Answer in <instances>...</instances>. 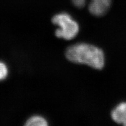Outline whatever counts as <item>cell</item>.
<instances>
[{
    "instance_id": "6da1fadb",
    "label": "cell",
    "mask_w": 126,
    "mask_h": 126,
    "mask_svg": "<svg viewBox=\"0 0 126 126\" xmlns=\"http://www.w3.org/2000/svg\"><path fill=\"white\" fill-rule=\"evenodd\" d=\"M66 57L71 62L85 64L101 70L105 65V56L100 48L87 43H77L67 48Z\"/></svg>"
},
{
    "instance_id": "7a4b0ae2",
    "label": "cell",
    "mask_w": 126,
    "mask_h": 126,
    "mask_svg": "<svg viewBox=\"0 0 126 126\" xmlns=\"http://www.w3.org/2000/svg\"><path fill=\"white\" fill-rule=\"evenodd\" d=\"M52 22L59 26L56 31V36L59 38L71 40L79 32V27L78 23L67 13L56 14L52 19Z\"/></svg>"
},
{
    "instance_id": "3957f363",
    "label": "cell",
    "mask_w": 126,
    "mask_h": 126,
    "mask_svg": "<svg viewBox=\"0 0 126 126\" xmlns=\"http://www.w3.org/2000/svg\"><path fill=\"white\" fill-rule=\"evenodd\" d=\"M87 0H72L75 7L81 8L85 5ZM111 0H91L89 11L91 14L100 16L106 13L111 5Z\"/></svg>"
},
{
    "instance_id": "277c9868",
    "label": "cell",
    "mask_w": 126,
    "mask_h": 126,
    "mask_svg": "<svg viewBox=\"0 0 126 126\" xmlns=\"http://www.w3.org/2000/svg\"><path fill=\"white\" fill-rule=\"evenodd\" d=\"M111 118L117 123L126 126V103H120L113 109Z\"/></svg>"
},
{
    "instance_id": "5b68a950",
    "label": "cell",
    "mask_w": 126,
    "mask_h": 126,
    "mask_svg": "<svg viewBox=\"0 0 126 126\" xmlns=\"http://www.w3.org/2000/svg\"><path fill=\"white\" fill-rule=\"evenodd\" d=\"M25 126H48L47 121L40 116H34L30 117L26 121Z\"/></svg>"
},
{
    "instance_id": "8992f818",
    "label": "cell",
    "mask_w": 126,
    "mask_h": 126,
    "mask_svg": "<svg viewBox=\"0 0 126 126\" xmlns=\"http://www.w3.org/2000/svg\"><path fill=\"white\" fill-rule=\"evenodd\" d=\"M8 75V68L4 63L0 61V81H3Z\"/></svg>"
}]
</instances>
